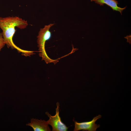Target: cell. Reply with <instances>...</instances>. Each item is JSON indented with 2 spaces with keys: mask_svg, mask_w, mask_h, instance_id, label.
Returning <instances> with one entry per match:
<instances>
[{
  "mask_svg": "<svg viewBox=\"0 0 131 131\" xmlns=\"http://www.w3.org/2000/svg\"><path fill=\"white\" fill-rule=\"evenodd\" d=\"M124 38L127 39V42H129L130 44H131V36H127L126 37H125Z\"/></svg>",
  "mask_w": 131,
  "mask_h": 131,
  "instance_id": "cell-8",
  "label": "cell"
},
{
  "mask_svg": "<svg viewBox=\"0 0 131 131\" xmlns=\"http://www.w3.org/2000/svg\"><path fill=\"white\" fill-rule=\"evenodd\" d=\"M5 44L4 42L2 33L0 32V51L4 47Z\"/></svg>",
  "mask_w": 131,
  "mask_h": 131,
  "instance_id": "cell-7",
  "label": "cell"
},
{
  "mask_svg": "<svg viewBox=\"0 0 131 131\" xmlns=\"http://www.w3.org/2000/svg\"><path fill=\"white\" fill-rule=\"evenodd\" d=\"M57 107L56 109V113L55 115L52 116L49 112H46V115L49 118L47 121L49 124L52 127V131H66L68 127L61 121L59 115V104L57 102L56 104Z\"/></svg>",
  "mask_w": 131,
  "mask_h": 131,
  "instance_id": "cell-3",
  "label": "cell"
},
{
  "mask_svg": "<svg viewBox=\"0 0 131 131\" xmlns=\"http://www.w3.org/2000/svg\"><path fill=\"white\" fill-rule=\"evenodd\" d=\"M28 25L27 21L17 16L0 17V28L4 42L8 48L16 49L22 55L30 56L34 54V51L22 49L16 46L14 43L13 38L15 32V28L20 29L26 28Z\"/></svg>",
  "mask_w": 131,
  "mask_h": 131,
  "instance_id": "cell-1",
  "label": "cell"
},
{
  "mask_svg": "<svg viewBox=\"0 0 131 131\" xmlns=\"http://www.w3.org/2000/svg\"><path fill=\"white\" fill-rule=\"evenodd\" d=\"M54 24H50L45 26L44 28H41L37 36V43L38 50L40 52L39 55L42 58V60H44L48 64L53 62L55 64L58 61L57 60H53L50 58L47 55L45 49L46 42L51 38V34L49 29Z\"/></svg>",
  "mask_w": 131,
  "mask_h": 131,
  "instance_id": "cell-2",
  "label": "cell"
},
{
  "mask_svg": "<svg viewBox=\"0 0 131 131\" xmlns=\"http://www.w3.org/2000/svg\"><path fill=\"white\" fill-rule=\"evenodd\" d=\"M91 1H94L95 3L99 4L100 6H103L106 4L110 7L113 10L119 11L122 15V12L126 7L122 8L117 6L118 4V1L116 0H90Z\"/></svg>",
  "mask_w": 131,
  "mask_h": 131,
  "instance_id": "cell-6",
  "label": "cell"
},
{
  "mask_svg": "<svg viewBox=\"0 0 131 131\" xmlns=\"http://www.w3.org/2000/svg\"><path fill=\"white\" fill-rule=\"evenodd\" d=\"M101 117V115H99L93 118L91 121L88 122H78L74 121V131H96L97 129L100 126V125L95 123Z\"/></svg>",
  "mask_w": 131,
  "mask_h": 131,
  "instance_id": "cell-4",
  "label": "cell"
},
{
  "mask_svg": "<svg viewBox=\"0 0 131 131\" xmlns=\"http://www.w3.org/2000/svg\"><path fill=\"white\" fill-rule=\"evenodd\" d=\"M26 125L31 127L34 131H50L51 129L49 126L47 121L36 118L31 119V122Z\"/></svg>",
  "mask_w": 131,
  "mask_h": 131,
  "instance_id": "cell-5",
  "label": "cell"
}]
</instances>
